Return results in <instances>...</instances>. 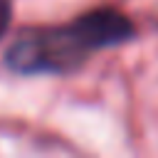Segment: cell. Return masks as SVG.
Segmentation results:
<instances>
[{"label":"cell","instance_id":"2","mask_svg":"<svg viewBox=\"0 0 158 158\" xmlns=\"http://www.w3.org/2000/svg\"><path fill=\"white\" fill-rule=\"evenodd\" d=\"M72 32L77 35V40L89 49H101V47H111V44H121L128 37H133V25L126 15L116 12V10H94L81 15L79 20H74Z\"/></svg>","mask_w":158,"mask_h":158},{"label":"cell","instance_id":"1","mask_svg":"<svg viewBox=\"0 0 158 158\" xmlns=\"http://www.w3.org/2000/svg\"><path fill=\"white\" fill-rule=\"evenodd\" d=\"M89 49L77 40L72 27H54L22 35L7 49V64L15 72H67L81 62Z\"/></svg>","mask_w":158,"mask_h":158},{"label":"cell","instance_id":"3","mask_svg":"<svg viewBox=\"0 0 158 158\" xmlns=\"http://www.w3.org/2000/svg\"><path fill=\"white\" fill-rule=\"evenodd\" d=\"M7 25H10V7H7V2H0V37L5 35Z\"/></svg>","mask_w":158,"mask_h":158}]
</instances>
